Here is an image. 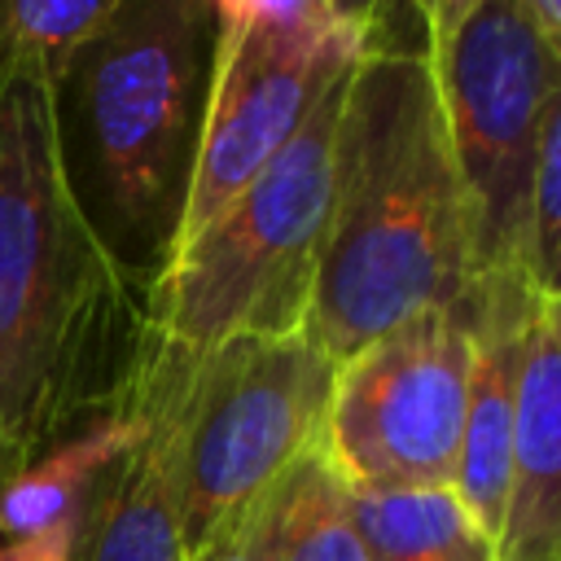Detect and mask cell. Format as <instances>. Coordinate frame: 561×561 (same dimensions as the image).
<instances>
[{
	"instance_id": "1",
	"label": "cell",
	"mask_w": 561,
	"mask_h": 561,
	"mask_svg": "<svg viewBox=\"0 0 561 561\" xmlns=\"http://www.w3.org/2000/svg\"><path fill=\"white\" fill-rule=\"evenodd\" d=\"M149 337V298L66 193L48 79L0 61V486L114 412Z\"/></svg>"
},
{
	"instance_id": "2",
	"label": "cell",
	"mask_w": 561,
	"mask_h": 561,
	"mask_svg": "<svg viewBox=\"0 0 561 561\" xmlns=\"http://www.w3.org/2000/svg\"><path fill=\"white\" fill-rule=\"evenodd\" d=\"M469 294V202L443 131L421 18L412 35H399L394 9L377 4L337 118L307 329L342 364L377 333L430 307H460Z\"/></svg>"
},
{
	"instance_id": "3",
	"label": "cell",
	"mask_w": 561,
	"mask_h": 561,
	"mask_svg": "<svg viewBox=\"0 0 561 561\" xmlns=\"http://www.w3.org/2000/svg\"><path fill=\"white\" fill-rule=\"evenodd\" d=\"M215 35V0H118L48 88L66 193L145 298L180 245Z\"/></svg>"
},
{
	"instance_id": "4",
	"label": "cell",
	"mask_w": 561,
	"mask_h": 561,
	"mask_svg": "<svg viewBox=\"0 0 561 561\" xmlns=\"http://www.w3.org/2000/svg\"><path fill=\"white\" fill-rule=\"evenodd\" d=\"M351 70L316 101L294 140L171 259L149 294L158 337L206 355L237 333L307 324Z\"/></svg>"
},
{
	"instance_id": "5",
	"label": "cell",
	"mask_w": 561,
	"mask_h": 561,
	"mask_svg": "<svg viewBox=\"0 0 561 561\" xmlns=\"http://www.w3.org/2000/svg\"><path fill=\"white\" fill-rule=\"evenodd\" d=\"M416 18L469 202L473 285L526 276L530 180L557 61L522 0H425Z\"/></svg>"
},
{
	"instance_id": "6",
	"label": "cell",
	"mask_w": 561,
	"mask_h": 561,
	"mask_svg": "<svg viewBox=\"0 0 561 561\" xmlns=\"http://www.w3.org/2000/svg\"><path fill=\"white\" fill-rule=\"evenodd\" d=\"M215 70L175 254L294 140L316 101L364 57L377 4L215 0Z\"/></svg>"
},
{
	"instance_id": "7",
	"label": "cell",
	"mask_w": 561,
	"mask_h": 561,
	"mask_svg": "<svg viewBox=\"0 0 561 561\" xmlns=\"http://www.w3.org/2000/svg\"><path fill=\"white\" fill-rule=\"evenodd\" d=\"M333 368L307 324L237 333L202 355L180 460L184 557L320 447Z\"/></svg>"
},
{
	"instance_id": "8",
	"label": "cell",
	"mask_w": 561,
	"mask_h": 561,
	"mask_svg": "<svg viewBox=\"0 0 561 561\" xmlns=\"http://www.w3.org/2000/svg\"><path fill=\"white\" fill-rule=\"evenodd\" d=\"M469 394V298L430 307L333 368L320 456L351 491L451 486Z\"/></svg>"
},
{
	"instance_id": "9",
	"label": "cell",
	"mask_w": 561,
	"mask_h": 561,
	"mask_svg": "<svg viewBox=\"0 0 561 561\" xmlns=\"http://www.w3.org/2000/svg\"><path fill=\"white\" fill-rule=\"evenodd\" d=\"M197 364V351H184L158 333L149 337L136 373L140 430L88 495L70 561H184L180 460Z\"/></svg>"
},
{
	"instance_id": "10",
	"label": "cell",
	"mask_w": 561,
	"mask_h": 561,
	"mask_svg": "<svg viewBox=\"0 0 561 561\" xmlns=\"http://www.w3.org/2000/svg\"><path fill=\"white\" fill-rule=\"evenodd\" d=\"M530 307L535 289L526 276L478 280L469 294V394L451 491L491 539H500L508 504L513 412Z\"/></svg>"
},
{
	"instance_id": "11",
	"label": "cell",
	"mask_w": 561,
	"mask_h": 561,
	"mask_svg": "<svg viewBox=\"0 0 561 561\" xmlns=\"http://www.w3.org/2000/svg\"><path fill=\"white\" fill-rule=\"evenodd\" d=\"M495 561H561V298L530 307Z\"/></svg>"
},
{
	"instance_id": "12",
	"label": "cell",
	"mask_w": 561,
	"mask_h": 561,
	"mask_svg": "<svg viewBox=\"0 0 561 561\" xmlns=\"http://www.w3.org/2000/svg\"><path fill=\"white\" fill-rule=\"evenodd\" d=\"M136 430H140V412H136V381H131V394L114 412L66 434L0 486V539L75 530L88 495L96 491L105 469L131 447Z\"/></svg>"
},
{
	"instance_id": "13",
	"label": "cell",
	"mask_w": 561,
	"mask_h": 561,
	"mask_svg": "<svg viewBox=\"0 0 561 561\" xmlns=\"http://www.w3.org/2000/svg\"><path fill=\"white\" fill-rule=\"evenodd\" d=\"M346 508L368 561H495V539L469 517L451 486L351 491Z\"/></svg>"
},
{
	"instance_id": "14",
	"label": "cell",
	"mask_w": 561,
	"mask_h": 561,
	"mask_svg": "<svg viewBox=\"0 0 561 561\" xmlns=\"http://www.w3.org/2000/svg\"><path fill=\"white\" fill-rule=\"evenodd\" d=\"M118 0H0V61H22L57 83L75 53L110 22Z\"/></svg>"
},
{
	"instance_id": "15",
	"label": "cell",
	"mask_w": 561,
	"mask_h": 561,
	"mask_svg": "<svg viewBox=\"0 0 561 561\" xmlns=\"http://www.w3.org/2000/svg\"><path fill=\"white\" fill-rule=\"evenodd\" d=\"M280 561H368L346 508V486L324 465L320 447L294 469V504Z\"/></svg>"
},
{
	"instance_id": "16",
	"label": "cell",
	"mask_w": 561,
	"mask_h": 561,
	"mask_svg": "<svg viewBox=\"0 0 561 561\" xmlns=\"http://www.w3.org/2000/svg\"><path fill=\"white\" fill-rule=\"evenodd\" d=\"M526 280L539 298H561V66L539 123V153L530 180Z\"/></svg>"
},
{
	"instance_id": "17",
	"label": "cell",
	"mask_w": 561,
	"mask_h": 561,
	"mask_svg": "<svg viewBox=\"0 0 561 561\" xmlns=\"http://www.w3.org/2000/svg\"><path fill=\"white\" fill-rule=\"evenodd\" d=\"M289 504H294V469L272 491L250 500L237 517H228L184 561H280L285 530H289Z\"/></svg>"
},
{
	"instance_id": "18",
	"label": "cell",
	"mask_w": 561,
	"mask_h": 561,
	"mask_svg": "<svg viewBox=\"0 0 561 561\" xmlns=\"http://www.w3.org/2000/svg\"><path fill=\"white\" fill-rule=\"evenodd\" d=\"M75 530H44L22 539H0V561H70Z\"/></svg>"
},
{
	"instance_id": "19",
	"label": "cell",
	"mask_w": 561,
	"mask_h": 561,
	"mask_svg": "<svg viewBox=\"0 0 561 561\" xmlns=\"http://www.w3.org/2000/svg\"><path fill=\"white\" fill-rule=\"evenodd\" d=\"M522 4L530 13V22H535V31H539V39L548 48V57L561 66V0H522Z\"/></svg>"
}]
</instances>
